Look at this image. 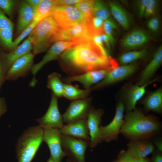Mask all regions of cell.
<instances>
[{"label": "cell", "instance_id": "6da1fadb", "mask_svg": "<svg viewBox=\"0 0 162 162\" xmlns=\"http://www.w3.org/2000/svg\"><path fill=\"white\" fill-rule=\"evenodd\" d=\"M59 57L62 62L79 72V74L113 69L118 66L115 60L98 47L92 39L82 40L66 50Z\"/></svg>", "mask_w": 162, "mask_h": 162}, {"label": "cell", "instance_id": "7a4b0ae2", "mask_svg": "<svg viewBox=\"0 0 162 162\" xmlns=\"http://www.w3.org/2000/svg\"><path fill=\"white\" fill-rule=\"evenodd\" d=\"M160 125L155 118L136 109L128 112L120 133L131 140H148L158 132Z\"/></svg>", "mask_w": 162, "mask_h": 162}, {"label": "cell", "instance_id": "3957f363", "mask_svg": "<svg viewBox=\"0 0 162 162\" xmlns=\"http://www.w3.org/2000/svg\"><path fill=\"white\" fill-rule=\"evenodd\" d=\"M44 130L39 125L29 127L19 138L16 144L18 162H31L44 141Z\"/></svg>", "mask_w": 162, "mask_h": 162}, {"label": "cell", "instance_id": "277c9868", "mask_svg": "<svg viewBox=\"0 0 162 162\" xmlns=\"http://www.w3.org/2000/svg\"><path fill=\"white\" fill-rule=\"evenodd\" d=\"M60 27L51 16L39 22L32 32V53L35 56L46 50Z\"/></svg>", "mask_w": 162, "mask_h": 162}, {"label": "cell", "instance_id": "5b68a950", "mask_svg": "<svg viewBox=\"0 0 162 162\" xmlns=\"http://www.w3.org/2000/svg\"><path fill=\"white\" fill-rule=\"evenodd\" d=\"M51 16L60 28H68L88 21L78 9L71 5L57 6Z\"/></svg>", "mask_w": 162, "mask_h": 162}, {"label": "cell", "instance_id": "8992f818", "mask_svg": "<svg viewBox=\"0 0 162 162\" xmlns=\"http://www.w3.org/2000/svg\"><path fill=\"white\" fill-rule=\"evenodd\" d=\"M62 148L66 156L75 162H85L86 149L90 141L61 134Z\"/></svg>", "mask_w": 162, "mask_h": 162}, {"label": "cell", "instance_id": "52a82bcc", "mask_svg": "<svg viewBox=\"0 0 162 162\" xmlns=\"http://www.w3.org/2000/svg\"><path fill=\"white\" fill-rule=\"evenodd\" d=\"M77 40L70 41H58L55 42L48 50L42 60L38 63L34 64L31 70L33 75L32 80L30 83V86H34L37 82L35 76L36 74L47 63L57 59L64 51L76 44Z\"/></svg>", "mask_w": 162, "mask_h": 162}, {"label": "cell", "instance_id": "ba28073f", "mask_svg": "<svg viewBox=\"0 0 162 162\" xmlns=\"http://www.w3.org/2000/svg\"><path fill=\"white\" fill-rule=\"evenodd\" d=\"M124 103L119 102L116 106V113L112 121L106 126H100V130L102 141L109 142L118 138L124 122Z\"/></svg>", "mask_w": 162, "mask_h": 162}, {"label": "cell", "instance_id": "9c48e42d", "mask_svg": "<svg viewBox=\"0 0 162 162\" xmlns=\"http://www.w3.org/2000/svg\"><path fill=\"white\" fill-rule=\"evenodd\" d=\"M91 98L72 100L62 115L64 123L66 124L86 119L91 107Z\"/></svg>", "mask_w": 162, "mask_h": 162}, {"label": "cell", "instance_id": "30bf717a", "mask_svg": "<svg viewBox=\"0 0 162 162\" xmlns=\"http://www.w3.org/2000/svg\"><path fill=\"white\" fill-rule=\"evenodd\" d=\"M93 35L88 22L80 23L68 28H60L54 36L53 43L70 41L83 38L92 39Z\"/></svg>", "mask_w": 162, "mask_h": 162}, {"label": "cell", "instance_id": "8fae6325", "mask_svg": "<svg viewBox=\"0 0 162 162\" xmlns=\"http://www.w3.org/2000/svg\"><path fill=\"white\" fill-rule=\"evenodd\" d=\"M58 98L52 93L50 103L46 113L36 120L39 125L43 129L52 128L60 129L64 125L62 115L58 108Z\"/></svg>", "mask_w": 162, "mask_h": 162}, {"label": "cell", "instance_id": "7c38bea8", "mask_svg": "<svg viewBox=\"0 0 162 162\" xmlns=\"http://www.w3.org/2000/svg\"><path fill=\"white\" fill-rule=\"evenodd\" d=\"M32 49V36L31 32L21 44L10 52H5L0 50L1 62L6 74L14 62L31 52Z\"/></svg>", "mask_w": 162, "mask_h": 162}, {"label": "cell", "instance_id": "4fadbf2b", "mask_svg": "<svg viewBox=\"0 0 162 162\" xmlns=\"http://www.w3.org/2000/svg\"><path fill=\"white\" fill-rule=\"evenodd\" d=\"M43 141L48 146L50 152V157L56 162H62L66 155L62 147L61 134L57 128L44 129Z\"/></svg>", "mask_w": 162, "mask_h": 162}, {"label": "cell", "instance_id": "5bb4252c", "mask_svg": "<svg viewBox=\"0 0 162 162\" xmlns=\"http://www.w3.org/2000/svg\"><path fill=\"white\" fill-rule=\"evenodd\" d=\"M136 64L118 66L111 70L100 82L91 88L92 90L99 89L122 80L134 74L137 70Z\"/></svg>", "mask_w": 162, "mask_h": 162}, {"label": "cell", "instance_id": "9a60e30c", "mask_svg": "<svg viewBox=\"0 0 162 162\" xmlns=\"http://www.w3.org/2000/svg\"><path fill=\"white\" fill-rule=\"evenodd\" d=\"M34 56L30 52L16 60L7 72L6 80L15 81L28 75L31 72Z\"/></svg>", "mask_w": 162, "mask_h": 162}, {"label": "cell", "instance_id": "2e32d148", "mask_svg": "<svg viewBox=\"0 0 162 162\" xmlns=\"http://www.w3.org/2000/svg\"><path fill=\"white\" fill-rule=\"evenodd\" d=\"M103 110L91 107L88 113L86 121L90 137L89 146L94 148L101 141L100 128Z\"/></svg>", "mask_w": 162, "mask_h": 162}, {"label": "cell", "instance_id": "e0dca14e", "mask_svg": "<svg viewBox=\"0 0 162 162\" xmlns=\"http://www.w3.org/2000/svg\"><path fill=\"white\" fill-rule=\"evenodd\" d=\"M112 69L94 70L69 76L64 79V80L69 83L73 82H79L82 85L85 89H89L93 85L96 84L101 81Z\"/></svg>", "mask_w": 162, "mask_h": 162}, {"label": "cell", "instance_id": "ac0fdd59", "mask_svg": "<svg viewBox=\"0 0 162 162\" xmlns=\"http://www.w3.org/2000/svg\"><path fill=\"white\" fill-rule=\"evenodd\" d=\"M151 39L150 35L146 31L136 29L130 32L122 38L121 45L127 49L136 48L145 44Z\"/></svg>", "mask_w": 162, "mask_h": 162}, {"label": "cell", "instance_id": "d6986e66", "mask_svg": "<svg viewBox=\"0 0 162 162\" xmlns=\"http://www.w3.org/2000/svg\"><path fill=\"white\" fill-rule=\"evenodd\" d=\"M62 134L74 138L90 141L86 118L64 125L59 129Z\"/></svg>", "mask_w": 162, "mask_h": 162}, {"label": "cell", "instance_id": "ffe728a7", "mask_svg": "<svg viewBox=\"0 0 162 162\" xmlns=\"http://www.w3.org/2000/svg\"><path fill=\"white\" fill-rule=\"evenodd\" d=\"M158 80V78H155L143 85H132L128 89L124 95L125 106L128 112L136 109V104L145 94L146 87Z\"/></svg>", "mask_w": 162, "mask_h": 162}, {"label": "cell", "instance_id": "44dd1931", "mask_svg": "<svg viewBox=\"0 0 162 162\" xmlns=\"http://www.w3.org/2000/svg\"><path fill=\"white\" fill-rule=\"evenodd\" d=\"M162 62V46H160L153 58L142 72L137 85L141 86L149 81Z\"/></svg>", "mask_w": 162, "mask_h": 162}, {"label": "cell", "instance_id": "7402d4cb", "mask_svg": "<svg viewBox=\"0 0 162 162\" xmlns=\"http://www.w3.org/2000/svg\"><path fill=\"white\" fill-rule=\"evenodd\" d=\"M126 151L130 154L139 158H144L154 151L153 144L148 140H131L127 144Z\"/></svg>", "mask_w": 162, "mask_h": 162}, {"label": "cell", "instance_id": "603a6c76", "mask_svg": "<svg viewBox=\"0 0 162 162\" xmlns=\"http://www.w3.org/2000/svg\"><path fill=\"white\" fill-rule=\"evenodd\" d=\"M108 5L111 14L115 21L124 29H129L131 26V20L127 11L115 1H109Z\"/></svg>", "mask_w": 162, "mask_h": 162}, {"label": "cell", "instance_id": "cb8c5ba5", "mask_svg": "<svg viewBox=\"0 0 162 162\" xmlns=\"http://www.w3.org/2000/svg\"><path fill=\"white\" fill-rule=\"evenodd\" d=\"M34 12L26 1L21 2L19 8L17 22L18 34L21 33L33 20Z\"/></svg>", "mask_w": 162, "mask_h": 162}, {"label": "cell", "instance_id": "d4e9b609", "mask_svg": "<svg viewBox=\"0 0 162 162\" xmlns=\"http://www.w3.org/2000/svg\"><path fill=\"white\" fill-rule=\"evenodd\" d=\"M142 104L147 111L161 113L162 111V87L149 93L143 100Z\"/></svg>", "mask_w": 162, "mask_h": 162}, {"label": "cell", "instance_id": "484cf974", "mask_svg": "<svg viewBox=\"0 0 162 162\" xmlns=\"http://www.w3.org/2000/svg\"><path fill=\"white\" fill-rule=\"evenodd\" d=\"M57 6L56 0H41L34 12L33 20L39 22L50 16Z\"/></svg>", "mask_w": 162, "mask_h": 162}, {"label": "cell", "instance_id": "4316f807", "mask_svg": "<svg viewBox=\"0 0 162 162\" xmlns=\"http://www.w3.org/2000/svg\"><path fill=\"white\" fill-rule=\"evenodd\" d=\"M64 84L62 81L61 76L59 74L54 72L48 76L47 87L58 98L63 96Z\"/></svg>", "mask_w": 162, "mask_h": 162}, {"label": "cell", "instance_id": "83f0119b", "mask_svg": "<svg viewBox=\"0 0 162 162\" xmlns=\"http://www.w3.org/2000/svg\"><path fill=\"white\" fill-rule=\"evenodd\" d=\"M91 89H82L70 83H64L63 96L66 98L74 100L88 98Z\"/></svg>", "mask_w": 162, "mask_h": 162}, {"label": "cell", "instance_id": "f1b7e54d", "mask_svg": "<svg viewBox=\"0 0 162 162\" xmlns=\"http://www.w3.org/2000/svg\"><path fill=\"white\" fill-rule=\"evenodd\" d=\"M147 54V50L145 49L129 51L121 55L118 58V62L121 65L131 64L143 58Z\"/></svg>", "mask_w": 162, "mask_h": 162}, {"label": "cell", "instance_id": "f546056e", "mask_svg": "<svg viewBox=\"0 0 162 162\" xmlns=\"http://www.w3.org/2000/svg\"><path fill=\"white\" fill-rule=\"evenodd\" d=\"M110 14L109 6L108 7L103 1H95L93 8L94 16L100 18L104 21L110 17Z\"/></svg>", "mask_w": 162, "mask_h": 162}, {"label": "cell", "instance_id": "4dcf8cb0", "mask_svg": "<svg viewBox=\"0 0 162 162\" xmlns=\"http://www.w3.org/2000/svg\"><path fill=\"white\" fill-rule=\"evenodd\" d=\"M117 25L115 20L110 17L104 22V31L105 34L109 38L112 46L115 42V32L118 30V28Z\"/></svg>", "mask_w": 162, "mask_h": 162}, {"label": "cell", "instance_id": "1f68e13d", "mask_svg": "<svg viewBox=\"0 0 162 162\" xmlns=\"http://www.w3.org/2000/svg\"><path fill=\"white\" fill-rule=\"evenodd\" d=\"M95 1L83 0L74 5L88 21L93 16V8Z\"/></svg>", "mask_w": 162, "mask_h": 162}, {"label": "cell", "instance_id": "d6a6232c", "mask_svg": "<svg viewBox=\"0 0 162 162\" xmlns=\"http://www.w3.org/2000/svg\"><path fill=\"white\" fill-rule=\"evenodd\" d=\"M92 40L102 50L110 56L111 45L109 38L106 34L104 33L95 35L92 38Z\"/></svg>", "mask_w": 162, "mask_h": 162}, {"label": "cell", "instance_id": "836d02e7", "mask_svg": "<svg viewBox=\"0 0 162 162\" xmlns=\"http://www.w3.org/2000/svg\"><path fill=\"white\" fill-rule=\"evenodd\" d=\"M38 22L33 20L31 23L20 34L19 36L13 41L9 48V50L10 51L17 47L20 42L30 34Z\"/></svg>", "mask_w": 162, "mask_h": 162}, {"label": "cell", "instance_id": "e575fe53", "mask_svg": "<svg viewBox=\"0 0 162 162\" xmlns=\"http://www.w3.org/2000/svg\"><path fill=\"white\" fill-rule=\"evenodd\" d=\"M104 20L98 17L94 16L88 21L94 36L104 34Z\"/></svg>", "mask_w": 162, "mask_h": 162}, {"label": "cell", "instance_id": "d590c367", "mask_svg": "<svg viewBox=\"0 0 162 162\" xmlns=\"http://www.w3.org/2000/svg\"><path fill=\"white\" fill-rule=\"evenodd\" d=\"M118 159L123 162H151L150 159L146 157L142 158L133 156L126 151H121L118 156Z\"/></svg>", "mask_w": 162, "mask_h": 162}, {"label": "cell", "instance_id": "8d00e7d4", "mask_svg": "<svg viewBox=\"0 0 162 162\" xmlns=\"http://www.w3.org/2000/svg\"><path fill=\"white\" fill-rule=\"evenodd\" d=\"M16 2L13 0H0V9L5 14L12 18Z\"/></svg>", "mask_w": 162, "mask_h": 162}, {"label": "cell", "instance_id": "74e56055", "mask_svg": "<svg viewBox=\"0 0 162 162\" xmlns=\"http://www.w3.org/2000/svg\"><path fill=\"white\" fill-rule=\"evenodd\" d=\"M159 1L157 0H148L143 17L150 18L156 15L158 8Z\"/></svg>", "mask_w": 162, "mask_h": 162}, {"label": "cell", "instance_id": "f35d334b", "mask_svg": "<svg viewBox=\"0 0 162 162\" xmlns=\"http://www.w3.org/2000/svg\"><path fill=\"white\" fill-rule=\"evenodd\" d=\"M160 17L157 15L150 18L147 23V26L148 29L154 33L158 32L160 29Z\"/></svg>", "mask_w": 162, "mask_h": 162}, {"label": "cell", "instance_id": "ab89813d", "mask_svg": "<svg viewBox=\"0 0 162 162\" xmlns=\"http://www.w3.org/2000/svg\"><path fill=\"white\" fill-rule=\"evenodd\" d=\"M13 22L0 9V30L8 29L13 30Z\"/></svg>", "mask_w": 162, "mask_h": 162}, {"label": "cell", "instance_id": "60d3db41", "mask_svg": "<svg viewBox=\"0 0 162 162\" xmlns=\"http://www.w3.org/2000/svg\"><path fill=\"white\" fill-rule=\"evenodd\" d=\"M148 0H140L136 1V5L139 16L141 17L144 16Z\"/></svg>", "mask_w": 162, "mask_h": 162}, {"label": "cell", "instance_id": "b9f144b4", "mask_svg": "<svg viewBox=\"0 0 162 162\" xmlns=\"http://www.w3.org/2000/svg\"><path fill=\"white\" fill-rule=\"evenodd\" d=\"M82 0H56L57 6L70 5L79 3L82 1Z\"/></svg>", "mask_w": 162, "mask_h": 162}, {"label": "cell", "instance_id": "7bdbcfd3", "mask_svg": "<svg viewBox=\"0 0 162 162\" xmlns=\"http://www.w3.org/2000/svg\"><path fill=\"white\" fill-rule=\"evenodd\" d=\"M7 106L5 98L0 97V119L2 117L6 112Z\"/></svg>", "mask_w": 162, "mask_h": 162}, {"label": "cell", "instance_id": "ee69618b", "mask_svg": "<svg viewBox=\"0 0 162 162\" xmlns=\"http://www.w3.org/2000/svg\"><path fill=\"white\" fill-rule=\"evenodd\" d=\"M6 73L2 67L0 57V91L6 80Z\"/></svg>", "mask_w": 162, "mask_h": 162}, {"label": "cell", "instance_id": "f6af8a7d", "mask_svg": "<svg viewBox=\"0 0 162 162\" xmlns=\"http://www.w3.org/2000/svg\"><path fill=\"white\" fill-rule=\"evenodd\" d=\"M150 160L151 162H162V155L161 152L158 151L154 152Z\"/></svg>", "mask_w": 162, "mask_h": 162}, {"label": "cell", "instance_id": "bcb514c9", "mask_svg": "<svg viewBox=\"0 0 162 162\" xmlns=\"http://www.w3.org/2000/svg\"><path fill=\"white\" fill-rule=\"evenodd\" d=\"M26 1L32 8L34 12L41 0H27Z\"/></svg>", "mask_w": 162, "mask_h": 162}, {"label": "cell", "instance_id": "7dc6e473", "mask_svg": "<svg viewBox=\"0 0 162 162\" xmlns=\"http://www.w3.org/2000/svg\"><path fill=\"white\" fill-rule=\"evenodd\" d=\"M154 144L157 148L158 151L162 152V143L160 140H155Z\"/></svg>", "mask_w": 162, "mask_h": 162}, {"label": "cell", "instance_id": "c3c4849f", "mask_svg": "<svg viewBox=\"0 0 162 162\" xmlns=\"http://www.w3.org/2000/svg\"><path fill=\"white\" fill-rule=\"evenodd\" d=\"M46 162H56L53 160L52 158L50 157L47 160Z\"/></svg>", "mask_w": 162, "mask_h": 162}, {"label": "cell", "instance_id": "681fc988", "mask_svg": "<svg viewBox=\"0 0 162 162\" xmlns=\"http://www.w3.org/2000/svg\"><path fill=\"white\" fill-rule=\"evenodd\" d=\"M66 162H75L73 160L68 158L66 160Z\"/></svg>", "mask_w": 162, "mask_h": 162}]
</instances>
